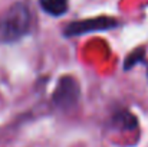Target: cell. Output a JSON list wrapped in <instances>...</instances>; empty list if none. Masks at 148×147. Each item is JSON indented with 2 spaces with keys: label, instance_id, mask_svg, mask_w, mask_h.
<instances>
[{
  "label": "cell",
  "instance_id": "3",
  "mask_svg": "<svg viewBox=\"0 0 148 147\" xmlns=\"http://www.w3.org/2000/svg\"><path fill=\"white\" fill-rule=\"evenodd\" d=\"M79 99V85L72 77H62L55 92L53 104L60 110H71Z\"/></svg>",
  "mask_w": 148,
  "mask_h": 147
},
{
  "label": "cell",
  "instance_id": "6",
  "mask_svg": "<svg viewBox=\"0 0 148 147\" xmlns=\"http://www.w3.org/2000/svg\"><path fill=\"white\" fill-rule=\"evenodd\" d=\"M144 56H145V48H143V46L141 48H137L134 52H131L127 56V59L124 61V69L128 71V69H131L132 66H135L138 63H144L145 65Z\"/></svg>",
  "mask_w": 148,
  "mask_h": 147
},
{
  "label": "cell",
  "instance_id": "5",
  "mask_svg": "<svg viewBox=\"0 0 148 147\" xmlns=\"http://www.w3.org/2000/svg\"><path fill=\"white\" fill-rule=\"evenodd\" d=\"M112 121H114V126H119L124 130H132V128L137 127V118L128 111L115 112Z\"/></svg>",
  "mask_w": 148,
  "mask_h": 147
},
{
  "label": "cell",
  "instance_id": "7",
  "mask_svg": "<svg viewBox=\"0 0 148 147\" xmlns=\"http://www.w3.org/2000/svg\"><path fill=\"white\" fill-rule=\"evenodd\" d=\"M145 66H147V78H148V62H145Z\"/></svg>",
  "mask_w": 148,
  "mask_h": 147
},
{
  "label": "cell",
  "instance_id": "4",
  "mask_svg": "<svg viewBox=\"0 0 148 147\" xmlns=\"http://www.w3.org/2000/svg\"><path fill=\"white\" fill-rule=\"evenodd\" d=\"M40 9L53 17L63 16L69 9V0H39Z\"/></svg>",
  "mask_w": 148,
  "mask_h": 147
},
{
  "label": "cell",
  "instance_id": "2",
  "mask_svg": "<svg viewBox=\"0 0 148 147\" xmlns=\"http://www.w3.org/2000/svg\"><path fill=\"white\" fill-rule=\"evenodd\" d=\"M119 26V22L115 17L111 16H98V17H91V19H84V20H75L66 25L63 29V35L66 38H73V36H81L85 33H92V32H105L111 30Z\"/></svg>",
  "mask_w": 148,
  "mask_h": 147
},
{
  "label": "cell",
  "instance_id": "1",
  "mask_svg": "<svg viewBox=\"0 0 148 147\" xmlns=\"http://www.w3.org/2000/svg\"><path fill=\"white\" fill-rule=\"evenodd\" d=\"M32 13L27 4L16 1L0 12V43H14L30 33Z\"/></svg>",
  "mask_w": 148,
  "mask_h": 147
}]
</instances>
